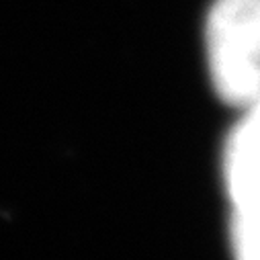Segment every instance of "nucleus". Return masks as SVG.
<instances>
[{"mask_svg": "<svg viewBox=\"0 0 260 260\" xmlns=\"http://www.w3.org/2000/svg\"><path fill=\"white\" fill-rule=\"evenodd\" d=\"M213 84L232 105L260 101V0H217L207 23Z\"/></svg>", "mask_w": 260, "mask_h": 260, "instance_id": "f257e3e1", "label": "nucleus"}, {"mask_svg": "<svg viewBox=\"0 0 260 260\" xmlns=\"http://www.w3.org/2000/svg\"><path fill=\"white\" fill-rule=\"evenodd\" d=\"M225 172L238 209L260 205V101L250 105V113L230 140Z\"/></svg>", "mask_w": 260, "mask_h": 260, "instance_id": "f03ea898", "label": "nucleus"}, {"mask_svg": "<svg viewBox=\"0 0 260 260\" xmlns=\"http://www.w3.org/2000/svg\"><path fill=\"white\" fill-rule=\"evenodd\" d=\"M232 238L242 258L260 260V205L240 207L236 211Z\"/></svg>", "mask_w": 260, "mask_h": 260, "instance_id": "7ed1b4c3", "label": "nucleus"}]
</instances>
